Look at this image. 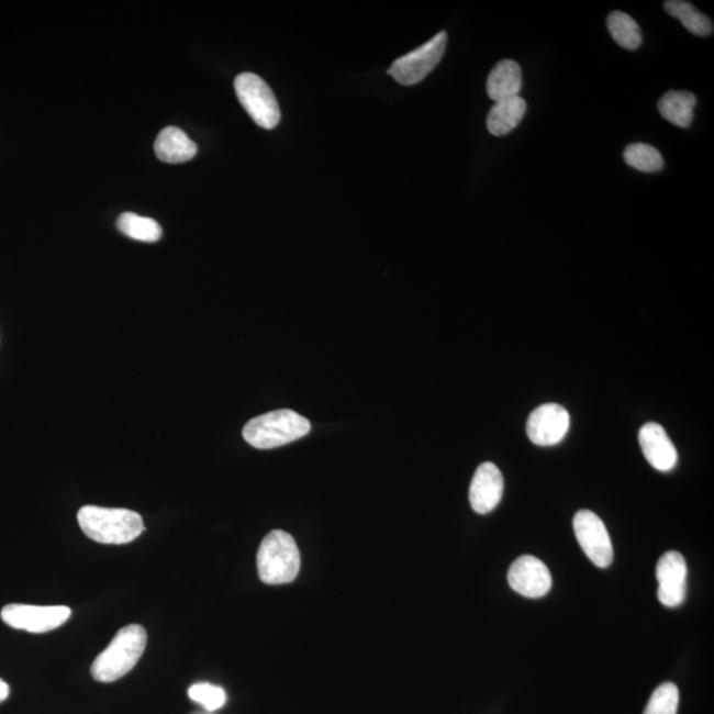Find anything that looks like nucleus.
I'll list each match as a JSON object with an SVG mask.
<instances>
[{
  "label": "nucleus",
  "instance_id": "16",
  "mask_svg": "<svg viewBox=\"0 0 714 714\" xmlns=\"http://www.w3.org/2000/svg\"><path fill=\"white\" fill-rule=\"evenodd\" d=\"M527 112V102L521 96L495 102L487 115V129L492 135H507L518 126Z\"/></svg>",
  "mask_w": 714,
  "mask_h": 714
},
{
  "label": "nucleus",
  "instance_id": "11",
  "mask_svg": "<svg viewBox=\"0 0 714 714\" xmlns=\"http://www.w3.org/2000/svg\"><path fill=\"white\" fill-rule=\"evenodd\" d=\"M688 568L683 555L667 551L657 565L658 599L661 605L677 607L687 596Z\"/></svg>",
  "mask_w": 714,
  "mask_h": 714
},
{
  "label": "nucleus",
  "instance_id": "14",
  "mask_svg": "<svg viewBox=\"0 0 714 714\" xmlns=\"http://www.w3.org/2000/svg\"><path fill=\"white\" fill-rule=\"evenodd\" d=\"M154 148L158 159L170 165L185 164L198 154L197 143L183 130L175 126L161 130Z\"/></svg>",
  "mask_w": 714,
  "mask_h": 714
},
{
  "label": "nucleus",
  "instance_id": "22",
  "mask_svg": "<svg viewBox=\"0 0 714 714\" xmlns=\"http://www.w3.org/2000/svg\"><path fill=\"white\" fill-rule=\"evenodd\" d=\"M680 694L673 683H665L654 691L645 714H678Z\"/></svg>",
  "mask_w": 714,
  "mask_h": 714
},
{
  "label": "nucleus",
  "instance_id": "19",
  "mask_svg": "<svg viewBox=\"0 0 714 714\" xmlns=\"http://www.w3.org/2000/svg\"><path fill=\"white\" fill-rule=\"evenodd\" d=\"M116 228L123 235L142 243H157L164 235V230H161L158 222L138 216V214L132 212L121 214L119 222H116Z\"/></svg>",
  "mask_w": 714,
  "mask_h": 714
},
{
  "label": "nucleus",
  "instance_id": "3",
  "mask_svg": "<svg viewBox=\"0 0 714 714\" xmlns=\"http://www.w3.org/2000/svg\"><path fill=\"white\" fill-rule=\"evenodd\" d=\"M310 431L308 419L290 409H281L250 420L244 427L243 436L256 449L269 450L294 443L308 436Z\"/></svg>",
  "mask_w": 714,
  "mask_h": 714
},
{
  "label": "nucleus",
  "instance_id": "6",
  "mask_svg": "<svg viewBox=\"0 0 714 714\" xmlns=\"http://www.w3.org/2000/svg\"><path fill=\"white\" fill-rule=\"evenodd\" d=\"M447 34L439 32L432 41L421 45L411 54L398 58L389 69V75L401 86L411 87L421 82L437 67L445 55Z\"/></svg>",
  "mask_w": 714,
  "mask_h": 714
},
{
  "label": "nucleus",
  "instance_id": "10",
  "mask_svg": "<svg viewBox=\"0 0 714 714\" xmlns=\"http://www.w3.org/2000/svg\"><path fill=\"white\" fill-rule=\"evenodd\" d=\"M509 582L516 593L527 599H542L551 588L550 571L534 556L516 558L509 570Z\"/></svg>",
  "mask_w": 714,
  "mask_h": 714
},
{
  "label": "nucleus",
  "instance_id": "23",
  "mask_svg": "<svg viewBox=\"0 0 714 714\" xmlns=\"http://www.w3.org/2000/svg\"><path fill=\"white\" fill-rule=\"evenodd\" d=\"M188 696L194 703L203 705L207 711L220 710L226 703V693L223 688L210 683L193 684L188 690Z\"/></svg>",
  "mask_w": 714,
  "mask_h": 714
},
{
  "label": "nucleus",
  "instance_id": "13",
  "mask_svg": "<svg viewBox=\"0 0 714 714\" xmlns=\"http://www.w3.org/2000/svg\"><path fill=\"white\" fill-rule=\"evenodd\" d=\"M639 444L643 456L654 469L661 472L671 471L678 464L677 447L672 444L663 426L648 422L640 428Z\"/></svg>",
  "mask_w": 714,
  "mask_h": 714
},
{
  "label": "nucleus",
  "instance_id": "24",
  "mask_svg": "<svg viewBox=\"0 0 714 714\" xmlns=\"http://www.w3.org/2000/svg\"><path fill=\"white\" fill-rule=\"evenodd\" d=\"M10 694V687L5 681L0 679V703H3L5 699L9 698Z\"/></svg>",
  "mask_w": 714,
  "mask_h": 714
},
{
  "label": "nucleus",
  "instance_id": "8",
  "mask_svg": "<svg viewBox=\"0 0 714 714\" xmlns=\"http://www.w3.org/2000/svg\"><path fill=\"white\" fill-rule=\"evenodd\" d=\"M2 620L5 625L23 632L42 634L52 632L70 618L67 606H32L11 603L3 607Z\"/></svg>",
  "mask_w": 714,
  "mask_h": 714
},
{
  "label": "nucleus",
  "instance_id": "2",
  "mask_svg": "<svg viewBox=\"0 0 714 714\" xmlns=\"http://www.w3.org/2000/svg\"><path fill=\"white\" fill-rule=\"evenodd\" d=\"M147 643L146 629L140 625H129L120 629L110 642L107 650L96 658L92 674L100 683H113L133 670Z\"/></svg>",
  "mask_w": 714,
  "mask_h": 714
},
{
  "label": "nucleus",
  "instance_id": "12",
  "mask_svg": "<svg viewBox=\"0 0 714 714\" xmlns=\"http://www.w3.org/2000/svg\"><path fill=\"white\" fill-rule=\"evenodd\" d=\"M504 479L498 466L486 462L478 467L470 486V503L480 515L495 510L502 500Z\"/></svg>",
  "mask_w": 714,
  "mask_h": 714
},
{
  "label": "nucleus",
  "instance_id": "1",
  "mask_svg": "<svg viewBox=\"0 0 714 714\" xmlns=\"http://www.w3.org/2000/svg\"><path fill=\"white\" fill-rule=\"evenodd\" d=\"M77 521L83 534L101 544H129L145 531L142 516L125 509L86 505L79 511Z\"/></svg>",
  "mask_w": 714,
  "mask_h": 714
},
{
  "label": "nucleus",
  "instance_id": "15",
  "mask_svg": "<svg viewBox=\"0 0 714 714\" xmlns=\"http://www.w3.org/2000/svg\"><path fill=\"white\" fill-rule=\"evenodd\" d=\"M523 83L522 69L512 60H502L493 67L487 80V93L499 102L514 99L521 93Z\"/></svg>",
  "mask_w": 714,
  "mask_h": 714
},
{
  "label": "nucleus",
  "instance_id": "4",
  "mask_svg": "<svg viewBox=\"0 0 714 714\" xmlns=\"http://www.w3.org/2000/svg\"><path fill=\"white\" fill-rule=\"evenodd\" d=\"M258 576L268 585H282L297 579L301 569V554L288 532H270L259 545L257 554Z\"/></svg>",
  "mask_w": 714,
  "mask_h": 714
},
{
  "label": "nucleus",
  "instance_id": "21",
  "mask_svg": "<svg viewBox=\"0 0 714 714\" xmlns=\"http://www.w3.org/2000/svg\"><path fill=\"white\" fill-rule=\"evenodd\" d=\"M623 159L635 170L652 174L659 172L665 167L663 157L657 148L646 143H633L623 153Z\"/></svg>",
  "mask_w": 714,
  "mask_h": 714
},
{
  "label": "nucleus",
  "instance_id": "7",
  "mask_svg": "<svg viewBox=\"0 0 714 714\" xmlns=\"http://www.w3.org/2000/svg\"><path fill=\"white\" fill-rule=\"evenodd\" d=\"M574 534L581 548L595 567L607 568L613 562L614 550L605 523L589 510L577 512L573 521Z\"/></svg>",
  "mask_w": 714,
  "mask_h": 714
},
{
  "label": "nucleus",
  "instance_id": "18",
  "mask_svg": "<svg viewBox=\"0 0 714 714\" xmlns=\"http://www.w3.org/2000/svg\"><path fill=\"white\" fill-rule=\"evenodd\" d=\"M665 10L672 18L678 19L691 34L696 36H710L713 34L711 19L691 3L683 2V0H668L665 3Z\"/></svg>",
  "mask_w": 714,
  "mask_h": 714
},
{
  "label": "nucleus",
  "instance_id": "17",
  "mask_svg": "<svg viewBox=\"0 0 714 714\" xmlns=\"http://www.w3.org/2000/svg\"><path fill=\"white\" fill-rule=\"evenodd\" d=\"M696 105V96L690 92H680V90L667 92L658 103L661 116L672 125L683 129L692 125Z\"/></svg>",
  "mask_w": 714,
  "mask_h": 714
},
{
  "label": "nucleus",
  "instance_id": "9",
  "mask_svg": "<svg viewBox=\"0 0 714 714\" xmlns=\"http://www.w3.org/2000/svg\"><path fill=\"white\" fill-rule=\"evenodd\" d=\"M570 426L567 409L557 404H545L535 409L527 422V434L532 444L554 446L560 444Z\"/></svg>",
  "mask_w": 714,
  "mask_h": 714
},
{
  "label": "nucleus",
  "instance_id": "5",
  "mask_svg": "<svg viewBox=\"0 0 714 714\" xmlns=\"http://www.w3.org/2000/svg\"><path fill=\"white\" fill-rule=\"evenodd\" d=\"M235 90L239 103L259 127L275 129L281 120V110L275 93L261 77L255 74H242L236 77Z\"/></svg>",
  "mask_w": 714,
  "mask_h": 714
},
{
  "label": "nucleus",
  "instance_id": "20",
  "mask_svg": "<svg viewBox=\"0 0 714 714\" xmlns=\"http://www.w3.org/2000/svg\"><path fill=\"white\" fill-rule=\"evenodd\" d=\"M607 29L615 43L622 48L635 51L640 47L643 38L639 25L625 12H612L607 18Z\"/></svg>",
  "mask_w": 714,
  "mask_h": 714
}]
</instances>
